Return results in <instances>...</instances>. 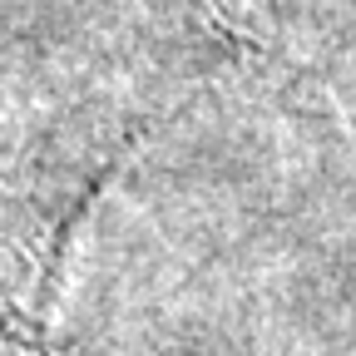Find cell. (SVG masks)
Returning <instances> with one entry per match:
<instances>
[{"instance_id":"cell-1","label":"cell","mask_w":356,"mask_h":356,"mask_svg":"<svg viewBox=\"0 0 356 356\" xmlns=\"http://www.w3.org/2000/svg\"><path fill=\"white\" fill-rule=\"evenodd\" d=\"M50 292H55V262L40 273L35 292L0 312V356H55L50 341Z\"/></svg>"}]
</instances>
